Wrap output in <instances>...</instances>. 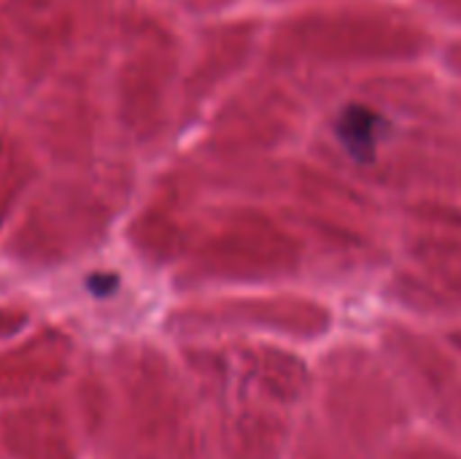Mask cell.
Here are the masks:
<instances>
[{"label": "cell", "instance_id": "1", "mask_svg": "<svg viewBox=\"0 0 461 459\" xmlns=\"http://www.w3.org/2000/svg\"><path fill=\"white\" fill-rule=\"evenodd\" d=\"M373 130H375V116L367 114L365 108H348V114L340 119L338 133L348 143L351 151H362L365 146H373Z\"/></svg>", "mask_w": 461, "mask_h": 459}]
</instances>
